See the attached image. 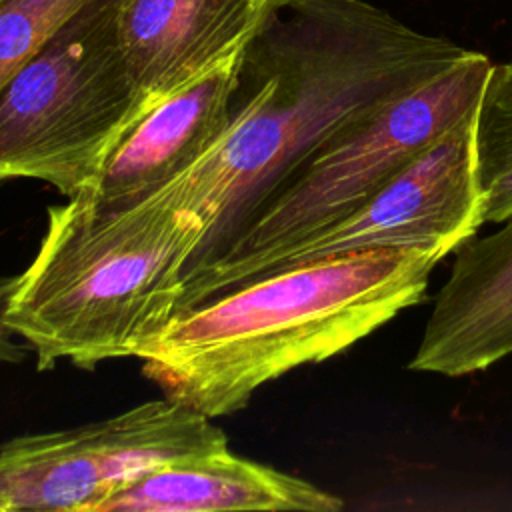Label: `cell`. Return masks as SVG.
<instances>
[{
  "label": "cell",
  "mask_w": 512,
  "mask_h": 512,
  "mask_svg": "<svg viewBox=\"0 0 512 512\" xmlns=\"http://www.w3.org/2000/svg\"><path fill=\"white\" fill-rule=\"evenodd\" d=\"M466 54L364 0H286L244 48L226 132L164 184L206 222L194 264L220 252L330 136Z\"/></svg>",
  "instance_id": "obj_1"
},
{
  "label": "cell",
  "mask_w": 512,
  "mask_h": 512,
  "mask_svg": "<svg viewBox=\"0 0 512 512\" xmlns=\"http://www.w3.org/2000/svg\"><path fill=\"white\" fill-rule=\"evenodd\" d=\"M440 260L428 248H372L266 272L182 310L140 358L142 374L200 414H234L264 384L420 304Z\"/></svg>",
  "instance_id": "obj_2"
},
{
  "label": "cell",
  "mask_w": 512,
  "mask_h": 512,
  "mask_svg": "<svg viewBox=\"0 0 512 512\" xmlns=\"http://www.w3.org/2000/svg\"><path fill=\"white\" fill-rule=\"evenodd\" d=\"M206 234L204 218L168 186L128 206H108L92 190L68 196L48 206L4 320L40 372L142 358L182 312L186 272Z\"/></svg>",
  "instance_id": "obj_3"
},
{
  "label": "cell",
  "mask_w": 512,
  "mask_h": 512,
  "mask_svg": "<svg viewBox=\"0 0 512 512\" xmlns=\"http://www.w3.org/2000/svg\"><path fill=\"white\" fill-rule=\"evenodd\" d=\"M492 62L476 50L330 136L214 256L188 268L182 310L246 282L274 252L348 216L476 110Z\"/></svg>",
  "instance_id": "obj_4"
},
{
  "label": "cell",
  "mask_w": 512,
  "mask_h": 512,
  "mask_svg": "<svg viewBox=\"0 0 512 512\" xmlns=\"http://www.w3.org/2000/svg\"><path fill=\"white\" fill-rule=\"evenodd\" d=\"M154 102L130 70L116 0H86L0 90V182L94 190Z\"/></svg>",
  "instance_id": "obj_5"
},
{
  "label": "cell",
  "mask_w": 512,
  "mask_h": 512,
  "mask_svg": "<svg viewBox=\"0 0 512 512\" xmlns=\"http://www.w3.org/2000/svg\"><path fill=\"white\" fill-rule=\"evenodd\" d=\"M214 418L170 398L0 446V512H94L166 464L228 448Z\"/></svg>",
  "instance_id": "obj_6"
},
{
  "label": "cell",
  "mask_w": 512,
  "mask_h": 512,
  "mask_svg": "<svg viewBox=\"0 0 512 512\" xmlns=\"http://www.w3.org/2000/svg\"><path fill=\"white\" fill-rule=\"evenodd\" d=\"M474 116L476 110L458 120L354 212L268 256L248 280L372 248L416 246L446 258L486 224L474 166Z\"/></svg>",
  "instance_id": "obj_7"
},
{
  "label": "cell",
  "mask_w": 512,
  "mask_h": 512,
  "mask_svg": "<svg viewBox=\"0 0 512 512\" xmlns=\"http://www.w3.org/2000/svg\"><path fill=\"white\" fill-rule=\"evenodd\" d=\"M512 354V214L454 250L408 370L466 376Z\"/></svg>",
  "instance_id": "obj_8"
},
{
  "label": "cell",
  "mask_w": 512,
  "mask_h": 512,
  "mask_svg": "<svg viewBox=\"0 0 512 512\" xmlns=\"http://www.w3.org/2000/svg\"><path fill=\"white\" fill-rule=\"evenodd\" d=\"M286 0H116L130 70L150 100L240 54Z\"/></svg>",
  "instance_id": "obj_9"
},
{
  "label": "cell",
  "mask_w": 512,
  "mask_h": 512,
  "mask_svg": "<svg viewBox=\"0 0 512 512\" xmlns=\"http://www.w3.org/2000/svg\"><path fill=\"white\" fill-rule=\"evenodd\" d=\"M242 54L152 104L106 162L92 190L100 202L134 204L216 146L232 118Z\"/></svg>",
  "instance_id": "obj_10"
},
{
  "label": "cell",
  "mask_w": 512,
  "mask_h": 512,
  "mask_svg": "<svg viewBox=\"0 0 512 512\" xmlns=\"http://www.w3.org/2000/svg\"><path fill=\"white\" fill-rule=\"evenodd\" d=\"M344 502L312 482L242 458L230 448L156 468L94 512H338Z\"/></svg>",
  "instance_id": "obj_11"
},
{
  "label": "cell",
  "mask_w": 512,
  "mask_h": 512,
  "mask_svg": "<svg viewBox=\"0 0 512 512\" xmlns=\"http://www.w3.org/2000/svg\"><path fill=\"white\" fill-rule=\"evenodd\" d=\"M474 166L486 224L512 214V60L492 64L474 116Z\"/></svg>",
  "instance_id": "obj_12"
},
{
  "label": "cell",
  "mask_w": 512,
  "mask_h": 512,
  "mask_svg": "<svg viewBox=\"0 0 512 512\" xmlns=\"http://www.w3.org/2000/svg\"><path fill=\"white\" fill-rule=\"evenodd\" d=\"M86 0H0V90Z\"/></svg>",
  "instance_id": "obj_13"
},
{
  "label": "cell",
  "mask_w": 512,
  "mask_h": 512,
  "mask_svg": "<svg viewBox=\"0 0 512 512\" xmlns=\"http://www.w3.org/2000/svg\"><path fill=\"white\" fill-rule=\"evenodd\" d=\"M14 282H16V276L0 274V362H18L24 354V346L20 338L8 328L4 320L6 302L14 288Z\"/></svg>",
  "instance_id": "obj_14"
}]
</instances>
